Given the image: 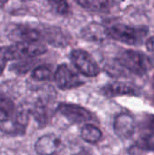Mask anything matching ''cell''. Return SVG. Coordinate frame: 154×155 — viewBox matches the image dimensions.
<instances>
[{
    "instance_id": "1",
    "label": "cell",
    "mask_w": 154,
    "mask_h": 155,
    "mask_svg": "<svg viewBox=\"0 0 154 155\" xmlns=\"http://www.w3.org/2000/svg\"><path fill=\"white\" fill-rule=\"evenodd\" d=\"M149 29L143 25H128L124 24H116L107 28L108 37L129 45H142L147 35Z\"/></svg>"
},
{
    "instance_id": "2",
    "label": "cell",
    "mask_w": 154,
    "mask_h": 155,
    "mask_svg": "<svg viewBox=\"0 0 154 155\" xmlns=\"http://www.w3.org/2000/svg\"><path fill=\"white\" fill-rule=\"evenodd\" d=\"M116 61L127 73L139 76L146 74L152 65L148 56L135 50H124L119 54Z\"/></svg>"
},
{
    "instance_id": "3",
    "label": "cell",
    "mask_w": 154,
    "mask_h": 155,
    "mask_svg": "<svg viewBox=\"0 0 154 155\" xmlns=\"http://www.w3.org/2000/svg\"><path fill=\"white\" fill-rule=\"evenodd\" d=\"M70 59L74 67L84 76L95 77L100 74L99 65L93 56L84 50H73L70 54Z\"/></svg>"
},
{
    "instance_id": "4",
    "label": "cell",
    "mask_w": 154,
    "mask_h": 155,
    "mask_svg": "<svg viewBox=\"0 0 154 155\" xmlns=\"http://www.w3.org/2000/svg\"><path fill=\"white\" fill-rule=\"evenodd\" d=\"M7 37L15 44L24 42H41L40 29L25 24H11L6 27Z\"/></svg>"
},
{
    "instance_id": "5",
    "label": "cell",
    "mask_w": 154,
    "mask_h": 155,
    "mask_svg": "<svg viewBox=\"0 0 154 155\" xmlns=\"http://www.w3.org/2000/svg\"><path fill=\"white\" fill-rule=\"evenodd\" d=\"M56 112L67 119L71 124H84L93 120V115L90 111L74 104L61 103L58 104Z\"/></svg>"
},
{
    "instance_id": "6",
    "label": "cell",
    "mask_w": 154,
    "mask_h": 155,
    "mask_svg": "<svg viewBox=\"0 0 154 155\" xmlns=\"http://www.w3.org/2000/svg\"><path fill=\"white\" fill-rule=\"evenodd\" d=\"M54 78L56 85L62 90L77 88L84 84L78 74L73 72L66 64H61L57 67Z\"/></svg>"
},
{
    "instance_id": "7",
    "label": "cell",
    "mask_w": 154,
    "mask_h": 155,
    "mask_svg": "<svg viewBox=\"0 0 154 155\" xmlns=\"http://www.w3.org/2000/svg\"><path fill=\"white\" fill-rule=\"evenodd\" d=\"M115 134L122 139H129L134 134L135 122L133 116L127 114H120L115 117L113 123Z\"/></svg>"
},
{
    "instance_id": "8",
    "label": "cell",
    "mask_w": 154,
    "mask_h": 155,
    "mask_svg": "<svg viewBox=\"0 0 154 155\" xmlns=\"http://www.w3.org/2000/svg\"><path fill=\"white\" fill-rule=\"evenodd\" d=\"M60 146L61 139L54 134H48L41 136L35 142L34 150L38 155H54Z\"/></svg>"
},
{
    "instance_id": "9",
    "label": "cell",
    "mask_w": 154,
    "mask_h": 155,
    "mask_svg": "<svg viewBox=\"0 0 154 155\" xmlns=\"http://www.w3.org/2000/svg\"><path fill=\"white\" fill-rule=\"evenodd\" d=\"M81 37L88 42L93 43H101L108 38L107 28L103 25L93 22L88 24L81 30Z\"/></svg>"
},
{
    "instance_id": "10",
    "label": "cell",
    "mask_w": 154,
    "mask_h": 155,
    "mask_svg": "<svg viewBox=\"0 0 154 155\" xmlns=\"http://www.w3.org/2000/svg\"><path fill=\"white\" fill-rule=\"evenodd\" d=\"M102 92L103 95L109 98L121 95H138L139 94V91L134 86L122 82H113L107 84L103 86Z\"/></svg>"
},
{
    "instance_id": "11",
    "label": "cell",
    "mask_w": 154,
    "mask_h": 155,
    "mask_svg": "<svg viewBox=\"0 0 154 155\" xmlns=\"http://www.w3.org/2000/svg\"><path fill=\"white\" fill-rule=\"evenodd\" d=\"M15 47L20 58H34L46 53L47 48L42 42H24L15 44Z\"/></svg>"
},
{
    "instance_id": "12",
    "label": "cell",
    "mask_w": 154,
    "mask_h": 155,
    "mask_svg": "<svg viewBox=\"0 0 154 155\" xmlns=\"http://www.w3.org/2000/svg\"><path fill=\"white\" fill-rule=\"evenodd\" d=\"M42 37L50 45L54 46H64L68 45L67 36L58 27L54 26H44L40 29Z\"/></svg>"
},
{
    "instance_id": "13",
    "label": "cell",
    "mask_w": 154,
    "mask_h": 155,
    "mask_svg": "<svg viewBox=\"0 0 154 155\" xmlns=\"http://www.w3.org/2000/svg\"><path fill=\"white\" fill-rule=\"evenodd\" d=\"M16 110L14 102L10 98L0 95V124L12 121L15 116Z\"/></svg>"
},
{
    "instance_id": "14",
    "label": "cell",
    "mask_w": 154,
    "mask_h": 155,
    "mask_svg": "<svg viewBox=\"0 0 154 155\" xmlns=\"http://www.w3.org/2000/svg\"><path fill=\"white\" fill-rule=\"evenodd\" d=\"M76 3L84 9L93 13L108 12L115 4V2L106 0H80Z\"/></svg>"
},
{
    "instance_id": "15",
    "label": "cell",
    "mask_w": 154,
    "mask_h": 155,
    "mask_svg": "<svg viewBox=\"0 0 154 155\" xmlns=\"http://www.w3.org/2000/svg\"><path fill=\"white\" fill-rule=\"evenodd\" d=\"M139 130L141 133L140 139L152 140L154 138V114H145L143 116L140 124Z\"/></svg>"
},
{
    "instance_id": "16",
    "label": "cell",
    "mask_w": 154,
    "mask_h": 155,
    "mask_svg": "<svg viewBox=\"0 0 154 155\" xmlns=\"http://www.w3.org/2000/svg\"><path fill=\"white\" fill-rule=\"evenodd\" d=\"M30 113L34 115V119L38 122L39 124L45 125L48 122V108L46 102L40 98L34 104L33 108L30 109Z\"/></svg>"
},
{
    "instance_id": "17",
    "label": "cell",
    "mask_w": 154,
    "mask_h": 155,
    "mask_svg": "<svg viewBox=\"0 0 154 155\" xmlns=\"http://www.w3.org/2000/svg\"><path fill=\"white\" fill-rule=\"evenodd\" d=\"M103 134L101 130L95 125L86 124L83 126L81 131L82 139L88 143H97L102 139Z\"/></svg>"
},
{
    "instance_id": "18",
    "label": "cell",
    "mask_w": 154,
    "mask_h": 155,
    "mask_svg": "<svg viewBox=\"0 0 154 155\" xmlns=\"http://www.w3.org/2000/svg\"><path fill=\"white\" fill-rule=\"evenodd\" d=\"M15 59H19V56L15 45L0 47V76L3 74L7 63Z\"/></svg>"
},
{
    "instance_id": "19",
    "label": "cell",
    "mask_w": 154,
    "mask_h": 155,
    "mask_svg": "<svg viewBox=\"0 0 154 155\" xmlns=\"http://www.w3.org/2000/svg\"><path fill=\"white\" fill-rule=\"evenodd\" d=\"M53 72L50 67L46 65H39L35 67L31 74V77L35 81H47L51 80Z\"/></svg>"
},
{
    "instance_id": "20",
    "label": "cell",
    "mask_w": 154,
    "mask_h": 155,
    "mask_svg": "<svg viewBox=\"0 0 154 155\" xmlns=\"http://www.w3.org/2000/svg\"><path fill=\"white\" fill-rule=\"evenodd\" d=\"M49 4L53 9L61 15H66L69 12V5L65 1H50Z\"/></svg>"
},
{
    "instance_id": "21",
    "label": "cell",
    "mask_w": 154,
    "mask_h": 155,
    "mask_svg": "<svg viewBox=\"0 0 154 155\" xmlns=\"http://www.w3.org/2000/svg\"><path fill=\"white\" fill-rule=\"evenodd\" d=\"M146 47L149 51L151 52H154V36L149 38L146 41Z\"/></svg>"
},
{
    "instance_id": "22",
    "label": "cell",
    "mask_w": 154,
    "mask_h": 155,
    "mask_svg": "<svg viewBox=\"0 0 154 155\" xmlns=\"http://www.w3.org/2000/svg\"><path fill=\"white\" fill-rule=\"evenodd\" d=\"M73 155H92L90 153H88V152H85V151H82V152H79V153H74V154Z\"/></svg>"
},
{
    "instance_id": "23",
    "label": "cell",
    "mask_w": 154,
    "mask_h": 155,
    "mask_svg": "<svg viewBox=\"0 0 154 155\" xmlns=\"http://www.w3.org/2000/svg\"><path fill=\"white\" fill-rule=\"evenodd\" d=\"M152 86H153V88H154V76H153V78H152Z\"/></svg>"
}]
</instances>
